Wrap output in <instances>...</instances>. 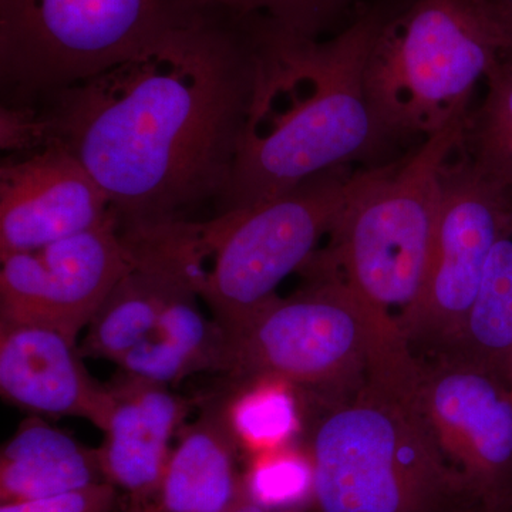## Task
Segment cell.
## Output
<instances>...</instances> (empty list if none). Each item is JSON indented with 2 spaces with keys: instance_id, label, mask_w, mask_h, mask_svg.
Segmentation results:
<instances>
[{
  "instance_id": "obj_1",
  "label": "cell",
  "mask_w": 512,
  "mask_h": 512,
  "mask_svg": "<svg viewBox=\"0 0 512 512\" xmlns=\"http://www.w3.org/2000/svg\"><path fill=\"white\" fill-rule=\"evenodd\" d=\"M261 16L207 6L143 52L33 101L119 229L220 214L258 82Z\"/></svg>"
},
{
  "instance_id": "obj_2",
  "label": "cell",
  "mask_w": 512,
  "mask_h": 512,
  "mask_svg": "<svg viewBox=\"0 0 512 512\" xmlns=\"http://www.w3.org/2000/svg\"><path fill=\"white\" fill-rule=\"evenodd\" d=\"M404 2L367 0L328 40L261 16L258 82L220 214L278 197L332 168L392 161L367 99L366 64Z\"/></svg>"
},
{
  "instance_id": "obj_3",
  "label": "cell",
  "mask_w": 512,
  "mask_h": 512,
  "mask_svg": "<svg viewBox=\"0 0 512 512\" xmlns=\"http://www.w3.org/2000/svg\"><path fill=\"white\" fill-rule=\"evenodd\" d=\"M359 168L323 171L249 207L160 222L151 228L154 244L231 335L315 254L345 210Z\"/></svg>"
},
{
  "instance_id": "obj_4",
  "label": "cell",
  "mask_w": 512,
  "mask_h": 512,
  "mask_svg": "<svg viewBox=\"0 0 512 512\" xmlns=\"http://www.w3.org/2000/svg\"><path fill=\"white\" fill-rule=\"evenodd\" d=\"M416 389L366 379L309 431L316 512H456L473 501L431 436Z\"/></svg>"
},
{
  "instance_id": "obj_5",
  "label": "cell",
  "mask_w": 512,
  "mask_h": 512,
  "mask_svg": "<svg viewBox=\"0 0 512 512\" xmlns=\"http://www.w3.org/2000/svg\"><path fill=\"white\" fill-rule=\"evenodd\" d=\"M308 278L306 288L275 296L228 335L225 373L234 383L271 377L325 399L366 379L416 386L423 363L396 318L335 276Z\"/></svg>"
},
{
  "instance_id": "obj_6",
  "label": "cell",
  "mask_w": 512,
  "mask_h": 512,
  "mask_svg": "<svg viewBox=\"0 0 512 512\" xmlns=\"http://www.w3.org/2000/svg\"><path fill=\"white\" fill-rule=\"evenodd\" d=\"M464 120L410 148L406 156L357 170L348 204L299 272L329 275L384 313L399 315L419 298L429 269L443 194L444 167Z\"/></svg>"
},
{
  "instance_id": "obj_7",
  "label": "cell",
  "mask_w": 512,
  "mask_h": 512,
  "mask_svg": "<svg viewBox=\"0 0 512 512\" xmlns=\"http://www.w3.org/2000/svg\"><path fill=\"white\" fill-rule=\"evenodd\" d=\"M504 47L487 0H406L366 64L367 99L387 143L419 144L464 119Z\"/></svg>"
},
{
  "instance_id": "obj_8",
  "label": "cell",
  "mask_w": 512,
  "mask_h": 512,
  "mask_svg": "<svg viewBox=\"0 0 512 512\" xmlns=\"http://www.w3.org/2000/svg\"><path fill=\"white\" fill-rule=\"evenodd\" d=\"M198 0H0V80L30 103L116 66L200 12Z\"/></svg>"
},
{
  "instance_id": "obj_9",
  "label": "cell",
  "mask_w": 512,
  "mask_h": 512,
  "mask_svg": "<svg viewBox=\"0 0 512 512\" xmlns=\"http://www.w3.org/2000/svg\"><path fill=\"white\" fill-rule=\"evenodd\" d=\"M510 215L503 202L458 151L443 173L433 251L419 298L396 316L413 353L417 346L439 356L457 338L478 289L488 256Z\"/></svg>"
},
{
  "instance_id": "obj_10",
  "label": "cell",
  "mask_w": 512,
  "mask_h": 512,
  "mask_svg": "<svg viewBox=\"0 0 512 512\" xmlns=\"http://www.w3.org/2000/svg\"><path fill=\"white\" fill-rule=\"evenodd\" d=\"M417 407L473 503L512 510V392L466 363L423 365Z\"/></svg>"
},
{
  "instance_id": "obj_11",
  "label": "cell",
  "mask_w": 512,
  "mask_h": 512,
  "mask_svg": "<svg viewBox=\"0 0 512 512\" xmlns=\"http://www.w3.org/2000/svg\"><path fill=\"white\" fill-rule=\"evenodd\" d=\"M128 268L117 221L0 255V322L49 326L77 339Z\"/></svg>"
},
{
  "instance_id": "obj_12",
  "label": "cell",
  "mask_w": 512,
  "mask_h": 512,
  "mask_svg": "<svg viewBox=\"0 0 512 512\" xmlns=\"http://www.w3.org/2000/svg\"><path fill=\"white\" fill-rule=\"evenodd\" d=\"M117 221L109 197L59 144L3 157L0 255L32 251Z\"/></svg>"
},
{
  "instance_id": "obj_13",
  "label": "cell",
  "mask_w": 512,
  "mask_h": 512,
  "mask_svg": "<svg viewBox=\"0 0 512 512\" xmlns=\"http://www.w3.org/2000/svg\"><path fill=\"white\" fill-rule=\"evenodd\" d=\"M76 340L49 326L0 322V393L30 416L80 417L103 431L110 387L89 375Z\"/></svg>"
},
{
  "instance_id": "obj_14",
  "label": "cell",
  "mask_w": 512,
  "mask_h": 512,
  "mask_svg": "<svg viewBox=\"0 0 512 512\" xmlns=\"http://www.w3.org/2000/svg\"><path fill=\"white\" fill-rule=\"evenodd\" d=\"M109 387L111 409L99 448L104 478L130 503H150L170 458V441L190 404L167 386L136 377L120 375Z\"/></svg>"
},
{
  "instance_id": "obj_15",
  "label": "cell",
  "mask_w": 512,
  "mask_h": 512,
  "mask_svg": "<svg viewBox=\"0 0 512 512\" xmlns=\"http://www.w3.org/2000/svg\"><path fill=\"white\" fill-rule=\"evenodd\" d=\"M238 448L225 414V396L217 397L194 423L181 427L157 494L144 505L153 512L231 511L245 495Z\"/></svg>"
},
{
  "instance_id": "obj_16",
  "label": "cell",
  "mask_w": 512,
  "mask_h": 512,
  "mask_svg": "<svg viewBox=\"0 0 512 512\" xmlns=\"http://www.w3.org/2000/svg\"><path fill=\"white\" fill-rule=\"evenodd\" d=\"M99 448L83 446L40 416L20 423L0 453V500H40L104 483Z\"/></svg>"
},
{
  "instance_id": "obj_17",
  "label": "cell",
  "mask_w": 512,
  "mask_h": 512,
  "mask_svg": "<svg viewBox=\"0 0 512 512\" xmlns=\"http://www.w3.org/2000/svg\"><path fill=\"white\" fill-rule=\"evenodd\" d=\"M198 299L191 289L175 291L150 335L117 363L121 375L167 386L204 370L225 373L227 332L204 315Z\"/></svg>"
},
{
  "instance_id": "obj_18",
  "label": "cell",
  "mask_w": 512,
  "mask_h": 512,
  "mask_svg": "<svg viewBox=\"0 0 512 512\" xmlns=\"http://www.w3.org/2000/svg\"><path fill=\"white\" fill-rule=\"evenodd\" d=\"M437 359L480 367L512 379V222L488 256L476 301L457 338Z\"/></svg>"
},
{
  "instance_id": "obj_19",
  "label": "cell",
  "mask_w": 512,
  "mask_h": 512,
  "mask_svg": "<svg viewBox=\"0 0 512 512\" xmlns=\"http://www.w3.org/2000/svg\"><path fill=\"white\" fill-rule=\"evenodd\" d=\"M181 288L188 286L163 269L130 256V268L87 326L80 352L117 365L150 335L168 299Z\"/></svg>"
},
{
  "instance_id": "obj_20",
  "label": "cell",
  "mask_w": 512,
  "mask_h": 512,
  "mask_svg": "<svg viewBox=\"0 0 512 512\" xmlns=\"http://www.w3.org/2000/svg\"><path fill=\"white\" fill-rule=\"evenodd\" d=\"M485 80L487 94L468 110L458 151L512 221V50H504Z\"/></svg>"
},
{
  "instance_id": "obj_21",
  "label": "cell",
  "mask_w": 512,
  "mask_h": 512,
  "mask_svg": "<svg viewBox=\"0 0 512 512\" xmlns=\"http://www.w3.org/2000/svg\"><path fill=\"white\" fill-rule=\"evenodd\" d=\"M225 414L238 447L249 456L292 444L302 431V412L295 386L262 377L232 384Z\"/></svg>"
},
{
  "instance_id": "obj_22",
  "label": "cell",
  "mask_w": 512,
  "mask_h": 512,
  "mask_svg": "<svg viewBox=\"0 0 512 512\" xmlns=\"http://www.w3.org/2000/svg\"><path fill=\"white\" fill-rule=\"evenodd\" d=\"M245 494L266 511H291L312 501L313 467L308 451L289 446L251 457Z\"/></svg>"
},
{
  "instance_id": "obj_23",
  "label": "cell",
  "mask_w": 512,
  "mask_h": 512,
  "mask_svg": "<svg viewBox=\"0 0 512 512\" xmlns=\"http://www.w3.org/2000/svg\"><path fill=\"white\" fill-rule=\"evenodd\" d=\"M202 8L215 6L237 15L262 16L281 28L320 37L349 15L359 0H198ZM350 16V15H349Z\"/></svg>"
},
{
  "instance_id": "obj_24",
  "label": "cell",
  "mask_w": 512,
  "mask_h": 512,
  "mask_svg": "<svg viewBox=\"0 0 512 512\" xmlns=\"http://www.w3.org/2000/svg\"><path fill=\"white\" fill-rule=\"evenodd\" d=\"M117 490L113 484L92 485L84 490L40 498V500L3 503L0 512H111L117 501Z\"/></svg>"
},
{
  "instance_id": "obj_25",
  "label": "cell",
  "mask_w": 512,
  "mask_h": 512,
  "mask_svg": "<svg viewBox=\"0 0 512 512\" xmlns=\"http://www.w3.org/2000/svg\"><path fill=\"white\" fill-rule=\"evenodd\" d=\"M501 32H503L504 50H512V0H487Z\"/></svg>"
},
{
  "instance_id": "obj_26",
  "label": "cell",
  "mask_w": 512,
  "mask_h": 512,
  "mask_svg": "<svg viewBox=\"0 0 512 512\" xmlns=\"http://www.w3.org/2000/svg\"><path fill=\"white\" fill-rule=\"evenodd\" d=\"M456 512H512L511 508L490 507L480 503H468L458 508Z\"/></svg>"
},
{
  "instance_id": "obj_27",
  "label": "cell",
  "mask_w": 512,
  "mask_h": 512,
  "mask_svg": "<svg viewBox=\"0 0 512 512\" xmlns=\"http://www.w3.org/2000/svg\"><path fill=\"white\" fill-rule=\"evenodd\" d=\"M229 512H269L266 511L265 508H262L261 505L254 503L251 498L248 497L247 494L242 497V500L239 501L234 508H232Z\"/></svg>"
},
{
  "instance_id": "obj_28",
  "label": "cell",
  "mask_w": 512,
  "mask_h": 512,
  "mask_svg": "<svg viewBox=\"0 0 512 512\" xmlns=\"http://www.w3.org/2000/svg\"><path fill=\"white\" fill-rule=\"evenodd\" d=\"M124 512H153L150 510V508L147 507V505L144 504H131L130 507L127 508Z\"/></svg>"
},
{
  "instance_id": "obj_29",
  "label": "cell",
  "mask_w": 512,
  "mask_h": 512,
  "mask_svg": "<svg viewBox=\"0 0 512 512\" xmlns=\"http://www.w3.org/2000/svg\"><path fill=\"white\" fill-rule=\"evenodd\" d=\"M511 392H512V379H511Z\"/></svg>"
}]
</instances>
